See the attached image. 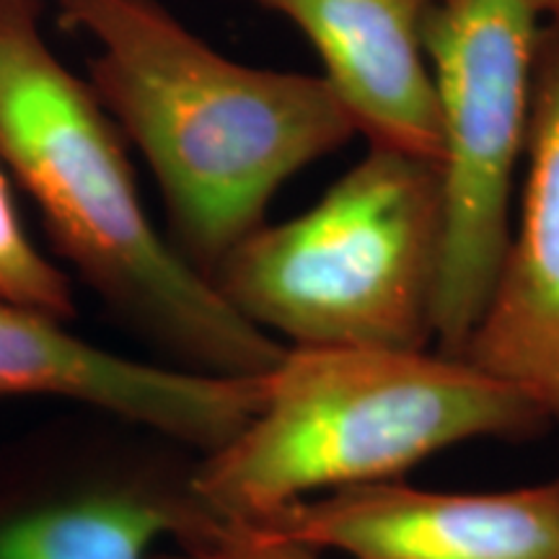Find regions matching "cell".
Segmentation results:
<instances>
[{
    "instance_id": "obj_1",
    "label": "cell",
    "mask_w": 559,
    "mask_h": 559,
    "mask_svg": "<svg viewBox=\"0 0 559 559\" xmlns=\"http://www.w3.org/2000/svg\"><path fill=\"white\" fill-rule=\"evenodd\" d=\"M94 41L88 86L156 179L166 239L213 277L283 185L358 135L324 75L243 66L160 0H55Z\"/></svg>"
},
{
    "instance_id": "obj_2",
    "label": "cell",
    "mask_w": 559,
    "mask_h": 559,
    "mask_svg": "<svg viewBox=\"0 0 559 559\" xmlns=\"http://www.w3.org/2000/svg\"><path fill=\"white\" fill-rule=\"evenodd\" d=\"M45 0H0V164L50 254L160 362L264 376L285 345L190 267L140 198L128 140L45 34Z\"/></svg>"
},
{
    "instance_id": "obj_3",
    "label": "cell",
    "mask_w": 559,
    "mask_h": 559,
    "mask_svg": "<svg viewBox=\"0 0 559 559\" xmlns=\"http://www.w3.org/2000/svg\"><path fill=\"white\" fill-rule=\"evenodd\" d=\"M551 419L510 383L440 349L285 347L260 409L202 453L194 487L221 523L402 479L472 440H523Z\"/></svg>"
},
{
    "instance_id": "obj_4",
    "label": "cell",
    "mask_w": 559,
    "mask_h": 559,
    "mask_svg": "<svg viewBox=\"0 0 559 559\" xmlns=\"http://www.w3.org/2000/svg\"><path fill=\"white\" fill-rule=\"evenodd\" d=\"M440 254L438 164L368 145L309 210L251 230L210 283L285 347L428 349Z\"/></svg>"
},
{
    "instance_id": "obj_5",
    "label": "cell",
    "mask_w": 559,
    "mask_h": 559,
    "mask_svg": "<svg viewBox=\"0 0 559 559\" xmlns=\"http://www.w3.org/2000/svg\"><path fill=\"white\" fill-rule=\"evenodd\" d=\"M542 29L534 0H440L425 19L443 200L436 349L445 355H461L506 257Z\"/></svg>"
},
{
    "instance_id": "obj_6",
    "label": "cell",
    "mask_w": 559,
    "mask_h": 559,
    "mask_svg": "<svg viewBox=\"0 0 559 559\" xmlns=\"http://www.w3.org/2000/svg\"><path fill=\"white\" fill-rule=\"evenodd\" d=\"M198 453L73 409L0 443V559H153L215 521Z\"/></svg>"
},
{
    "instance_id": "obj_7",
    "label": "cell",
    "mask_w": 559,
    "mask_h": 559,
    "mask_svg": "<svg viewBox=\"0 0 559 559\" xmlns=\"http://www.w3.org/2000/svg\"><path fill=\"white\" fill-rule=\"evenodd\" d=\"M0 400H52L210 453L249 423L264 376H210L130 358L70 321L0 298Z\"/></svg>"
},
{
    "instance_id": "obj_8",
    "label": "cell",
    "mask_w": 559,
    "mask_h": 559,
    "mask_svg": "<svg viewBox=\"0 0 559 559\" xmlns=\"http://www.w3.org/2000/svg\"><path fill=\"white\" fill-rule=\"evenodd\" d=\"M243 526L347 559H559V479L495 492L376 481Z\"/></svg>"
},
{
    "instance_id": "obj_9",
    "label": "cell",
    "mask_w": 559,
    "mask_h": 559,
    "mask_svg": "<svg viewBox=\"0 0 559 559\" xmlns=\"http://www.w3.org/2000/svg\"><path fill=\"white\" fill-rule=\"evenodd\" d=\"M519 221L461 358L559 423V26L536 50Z\"/></svg>"
},
{
    "instance_id": "obj_10",
    "label": "cell",
    "mask_w": 559,
    "mask_h": 559,
    "mask_svg": "<svg viewBox=\"0 0 559 559\" xmlns=\"http://www.w3.org/2000/svg\"><path fill=\"white\" fill-rule=\"evenodd\" d=\"M304 32L324 79L373 148L440 160L436 83L425 52L432 0H247Z\"/></svg>"
},
{
    "instance_id": "obj_11",
    "label": "cell",
    "mask_w": 559,
    "mask_h": 559,
    "mask_svg": "<svg viewBox=\"0 0 559 559\" xmlns=\"http://www.w3.org/2000/svg\"><path fill=\"white\" fill-rule=\"evenodd\" d=\"M11 185L9 171L0 164V298L75 321L79 298L73 277L34 241Z\"/></svg>"
},
{
    "instance_id": "obj_12",
    "label": "cell",
    "mask_w": 559,
    "mask_h": 559,
    "mask_svg": "<svg viewBox=\"0 0 559 559\" xmlns=\"http://www.w3.org/2000/svg\"><path fill=\"white\" fill-rule=\"evenodd\" d=\"M153 559H330V555L277 539L243 523H215L190 542L160 549Z\"/></svg>"
},
{
    "instance_id": "obj_13",
    "label": "cell",
    "mask_w": 559,
    "mask_h": 559,
    "mask_svg": "<svg viewBox=\"0 0 559 559\" xmlns=\"http://www.w3.org/2000/svg\"><path fill=\"white\" fill-rule=\"evenodd\" d=\"M534 5L542 19H547V24L559 26V0H534Z\"/></svg>"
},
{
    "instance_id": "obj_14",
    "label": "cell",
    "mask_w": 559,
    "mask_h": 559,
    "mask_svg": "<svg viewBox=\"0 0 559 559\" xmlns=\"http://www.w3.org/2000/svg\"><path fill=\"white\" fill-rule=\"evenodd\" d=\"M432 3H440V0H432Z\"/></svg>"
},
{
    "instance_id": "obj_15",
    "label": "cell",
    "mask_w": 559,
    "mask_h": 559,
    "mask_svg": "<svg viewBox=\"0 0 559 559\" xmlns=\"http://www.w3.org/2000/svg\"><path fill=\"white\" fill-rule=\"evenodd\" d=\"M557 479H559V477H557Z\"/></svg>"
}]
</instances>
